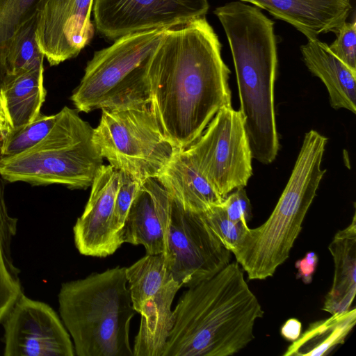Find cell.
I'll list each match as a JSON object with an SVG mask.
<instances>
[{
    "label": "cell",
    "instance_id": "cell-1",
    "mask_svg": "<svg viewBox=\"0 0 356 356\" xmlns=\"http://www.w3.org/2000/svg\"><path fill=\"white\" fill-rule=\"evenodd\" d=\"M205 17L165 29L147 61L149 106L166 139L191 145L224 106L232 105L230 70Z\"/></svg>",
    "mask_w": 356,
    "mask_h": 356
},
{
    "label": "cell",
    "instance_id": "cell-2",
    "mask_svg": "<svg viewBox=\"0 0 356 356\" xmlns=\"http://www.w3.org/2000/svg\"><path fill=\"white\" fill-rule=\"evenodd\" d=\"M263 316L243 269L229 262L183 293L162 356L233 355L254 339V323Z\"/></svg>",
    "mask_w": 356,
    "mask_h": 356
},
{
    "label": "cell",
    "instance_id": "cell-3",
    "mask_svg": "<svg viewBox=\"0 0 356 356\" xmlns=\"http://www.w3.org/2000/svg\"><path fill=\"white\" fill-rule=\"evenodd\" d=\"M234 64L243 117L252 159L270 164L280 142L274 106L278 58L274 22L241 1L216 8Z\"/></svg>",
    "mask_w": 356,
    "mask_h": 356
},
{
    "label": "cell",
    "instance_id": "cell-4",
    "mask_svg": "<svg viewBox=\"0 0 356 356\" xmlns=\"http://www.w3.org/2000/svg\"><path fill=\"white\" fill-rule=\"evenodd\" d=\"M58 298L76 355L134 356L129 328L136 311L126 267L63 283Z\"/></svg>",
    "mask_w": 356,
    "mask_h": 356
},
{
    "label": "cell",
    "instance_id": "cell-5",
    "mask_svg": "<svg viewBox=\"0 0 356 356\" xmlns=\"http://www.w3.org/2000/svg\"><path fill=\"white\" fill-rule=\"evenodd\" d=\"M327 138L315 130L305 137L290 178L274 210L261 225L248 228L233 253L250 280L272 277L289 257L325 169Z\"/></svg>",
    "mask_w": 356,
    "mask_h": 356
},
{
    "label": "cell",
    "instance_id": "cell-6",
    "mask_svg": "<svg viewBox=\"0 0 356 356\" xmlns=\"http://www.w3.org/2000/svg\"><path fill=\"white\" fill-rule=\"evenodd\" d=\"M92 131L76 110L64 106L40 143L19 154L0 158V176L6 181L34 186L62 184L71 189L88 188L103 165L92 140Z\"/></svg>",
    "mask_w": 356,
    "mask_h": 356
},
{
    "label": "cell",
    "instance_id": "cell-7",
    "mask_svg": "<svg viewBox=\"0 0 356 356\" xmlns=\"http://www.w3.org/2000/svg\"><path fill=\"white\" fill-rule=\"evenodd\" d=\"M165 29L129 34L97 51L71 96L78 112L149 104L147 61Z\"/></svg>",
    "mask_w": 356,
    "mask_h": 356
},
{
    "label": "cell",
    "instance_id": "cell-8",
    "mask_svg": "<svg viewBox=\"0 0 356 356\" xmlns=\"http://www.w3.org/2000/svg\"><path fill=\"white\" fill-rule=\"evenodd\" d=\"M92 140L110 165L140 182L156 178L177 149L165 137L149 104L102 109Z\"/></svg>",
    "mask_w": 356,
    "mask_h": 356
},
{
    "label": "cell",
    "instance_id": "cell-9",
    "mask_svg": "<svg viewBox=\"0 0 356 356\" xmlns=\"http://www.w3.org/2000/svg\"><path fill=\"white\" fill-rule=\"evenodd\" d=\"M158 210L165 241L163 253L172 278L181 287L208 280L230 262L228 250L201 213L186 210L163 186Z\"/></svg>",
    "mask_w": 356,
    "mask_h": 356
},
{
    "label": "cell",
    "instance_id": "cell-10",
    "mask_svg": "<svg viewBox=\"0 0 356 356\" xmlns=\"http://www.w3.org/2000/svg\"><path fill=\"white\" fill-rule=\"evenodd\" d=\"M186 151L223 199L244 188L252 175V152L243 117L232 105L220 108Z\"/></svg>",
    "mask_w": 356,
    "mask_h": 356
},
{
    "label": "cell",
    "instance_id": "cell-11",
    "mask_svg": "<svg viewBox=\"0 0 356 356\" xmlns=\"http://www.w3.org/2000/svg\"><path fill=\"white\" fill-rule=\"evenodd\" d=\"M207 0H95L94 20L110 40L154 29H168L205 17Z\"/></svg>",
    "mask_w": 356,
    "mask_h": 356
},
{
    "label": "cell",
    "instance_id": "cell-12",
    "mask_svg": "<svg viewBox=\"0 0 356 356\" xmlns=\"http://www.w3.org/2000/svg\"><path fill=\"white\" fill-rule=\"evenodd\" d=\"M5 356H73L70 334L47 303L22 293L2 321Z\"/></svg>",
    "mask_w": 356,
    "mask_h": 356
},
{
    "label": "cell",
    "instance_id": "cell-13",
    "mask_svg": "<svg viewBox=\"0 0 356 356\" xmlns=\"http://www.w3.org/2000/svg\"><path fill=\"white\" fill-rule=\"evenodd\" d=\"M95 0H40L35 37L51 66L76 56L94 35L90 19Z\"/></svg>",
    "mask_w": 356,
    "mask_h": 356
},
{
    "label": "cell",
    "instance_id": "cell-14",
    "mask_svg": "<svg viewBox=\"0 0 356 356\" xmlns=\"http://www.w3.org/2000/svg\"><path fill=\"white\" fill-rule=\"evenodd\" d=\"M120 180V170L110 164L97 172L85 209L73 227L75 246L81 254L105 257L118 249L110 224Z\"/></svg>",
    "mask_w": 356,
    "mask_h": 356
},
{
    "label": "cell",
    "instance_id": "cell-15",
    "mask_svg": "<svg viewBox=\"0 0 356 356\" xmlns=\"http://www.w3.org/2000/svg\"><path fill=\"white\" fill-rule=\"evenodd\" d=\"M267 10L302 33L307 40L337 33L353 7L350 0H240Z\"/></svg>",
    "mask_w": 356,
    "mask_h": 356
},
{
    "label": "cell",
    "instance_id": "cell-16",
    "mask_svg": "<svg viewBox=\"0 0 356 356\" xmlns=\"http://www.w3.org/2000/svg\"><path fill=\"white\" fill-rule=\"evenodd\" d=\"M156 179L172 199L194 213H202L224 200L186 149H177Z\"/></svg>",
    "mask_w": 356,
    "mask_h": 356
},
{
    "label": "cell",
    "instance_id": "cell-17",
    "mask_svg": "<svg viewBox=\"0 0 356 356\" xmlns=\"http://www.w3.org/2000/svg\"><path fill=\"white\" fill-rule=\"evenodd\" d=\"M44 65L9 73L0 86V110L8 129L33 122L41 113L47 91Z\"/></svg>",
    "mask_w": 356,
    "mask_h": 356
},
{
    "label": "cell",
    "instance_id": "cell-18",
    "mask_svg": "<svg viewBox=\"0 0 356 356\" xmlns=\"http://www.w3.org/2000/svg\"><path fill=\"white\" fill-rule=\"evenodd\" d=\"M161 186L156 178L141 182L119 232L120 245H142L149 254L164 252V234L158 210Z\"/></svg>",
    "mask_w": 356,
    "mask_h": 356
},
{
    "label": "cell",
    "instance_id": "cell-19",
    "mask_svg": "<svg viewBox=\"0 0 356 356\" xmlns=\"http://www.w3.org/2000/svg\"><path fill=\"white\" fill-rule=\"evenodd\" d=\"M308 70L324 83L333 108L356 113V71L350 68L318 38L300 46Z\"/></svg>",
    "mask_w": 356,
    "mask_h": 356
},
{
    "label": "cell",
    "instance_id": "cell-20",
    "mask_svg": "<svg viewBox=\"0 0 356 356\" xmlns=\"http://www.w3.org/2000/svg\"><path fill=\"white\" fill-rule=\"evenodd\" d=\"M181 287L172 278L143 303L138 312L141 318L134 340V356H162L174 324L172 304Z\"/></svg>",
    "mask_w": 356,
    "mask_h": 356
},
{
    "label": "cell",
    "instance_id": "cell-21",
    "mask_svg": "<svg viewBox=\"0 0 356 356\" xmlns=\"http://www.w3.org/2000/svg\"><path fill=\"white\" fill-rule=\"evenodd\" d=\"M328 249L334 261V277L322 309L332 315L349 310L356 294L355 212L350 224L336 233Z\"/></svg>",
    "mask_w": 356,
    "mask_h": 356
},
{
    "label": "cell",
    "instance_id": "cell-22",
    "mask_svg": "<svg viewBox=\"0 0 356 356\" xmlns=\"http://www.w3.org/2000/svg\"><path fill=\"white\" fill-rule=\"evenodd\" d=\"M356 323V309L310 323L284 356H325L343 344Z\"/></svg>",
    "mask_w": 356,
    "mask_h": 356
},
{
    "label": "cell",
    "instance_id": "cell-23",
    "mask_svg": "<svg viewBox=\"0 0 356 356\" xmlns=\"http://www.w3.org/2000/svg\"><path fill=\"white\" fill-rule=\"evenodd\" d=\"M6 181L0 176V323L24 293L19 271L15 266L11 245L17 233V218L8 211L5 198Z\"/></svg>",
    "mask_w": 356,
    "mask_h": 356
},
{
    "label": "cell",
    "instance_id": "cell-24",
    "mask_svg": "<svg viewBox=\"0 0 356 356\" xmlns=\"http://www.w3.org/2000/svg\"><path fill=\"white\" fill-rule=\"evenodd\" d=\"M132 305L138 313L143 303L172 278L163 253L147 254L126 268Z\"/></svg>",
    "mask_w": 356,
    "mask_h": 356
},
{
    "label": "cell",
    "instance_id": "cell-25",
    "mask_svg": "<svg viewBox=\"0 0 356 356\" xmlns=\"http://www.w3.org/2000/svg\"><path fill=\"white\" fill-rule=\"evenodd\" d=\"M40 0H0V86L8 74L7 56L17 31L36 17Z\"/></svg>",
    "mask_w": 356,
    "mask_h": 356
},
{
    "label": "cell",
    "instance_id": "cell-26",
    "mask_svg": "<svg viewBox=\"0 0 356 356\" xmlns=\"http://www.w3.org/2000/svg\"><path fill=\"white\" fill-rule=\"evenodd\" d=\"M56 120V113H40L31 122L16 129H8L0 147L1 157L24 152L40 143L50 131Z\"/></svg>",
    "mask_w": 356,
    "mask_h": 356
},
{
    "label": "cell",
    "instance_id": "cell-27",
    "mask_svg": "<svg viewBox=\"0 0 356 356\" xmlns=\"http://www.w3.org/2000/svg\"><path fill=\"white\" fill-rule=\"evenodd\" d=\"M35 31L36 17L17 31L8 52V74L43 64L44 56L38 47Z\"/></svg>",
    "mask_w": 356,
    "mask_h": 356
},
{
    "label": "cell",
    "instance_id": "cell-28",
    "mask_svg": "<svg viewBox=\"0 0 356 356\" xmlns=\"http://www.w3.org/2000/svg\"><path fill=\"white\" fill-rule=\"evenodd\" d=\"M201 215L217 238L231 253L241 243L249 228L248 225L229 219L220 204L209 208Z\"/></svg>",
    "mask_w": 356,
    "mask_h": 356
},
{
    "label": "cell",
    "instance_id": "cell-29",
    "mask_svg": "<svg viewBox=\"0 0 356 356\" xmlns=\"http://www.w3.org/2000/svg\"><path fill=\"white\" fill-rule=\"evenodd\" d=\"M120 172V180L116 195L113 211L110 224L112 237L119 248L118 234L121 230L131 204L141 184L129 175Z\"/></svg>",
    "mask_w": 356,
    "mask_h": 356
},
{
    "label": "cell",
    "instance_id": "cell-30",
    "mask_svg": "<svg viewBox=\"0 0 356 356\" xmlns=\"http://www.w3.org/2000/svg\"><path fill=\"white\" fill-rule=\"evenodd\" d=\"M329 45L331 51L350 68L356 71V21L345 22Z\"/></svg>",
    "mask_w": 356,
    "mask_h": 356
},
{
    "label": "cell",
    "instance_id": "cell-31",
    "mask_svg": "<svg viewBox=\"0 0 356 356\" xmlns=\"http://www.w3.org/2000/svg\"><path fill=\"white\" fill-rule=\"evenodd\" d=\"M220 205L229 219L248 225L251 218V205L245 187L230 193Z\"/></svg>",
    "mask_w": 356,
    "mask_h": 356
},
{
    "label": "cell",
    "instance_id": "cell-32",
    "mask_svg": "<svg viewBox=\"0 0 356 356\" xmlns=\"http://www.w3.org/2000/svg\"><path fill=\"white\" fill-rule=\"evenodd\" d=\"M318 257L316 252H308L305 257L298 259L295 267L298 270L296 277L306 284L312 282L314 274L318 265Z\"/></svg>",
    "mask_w": 356,
    "mask_h": 356
},
{
    "label": "cell",
    "instance_id": "cell-33",
    "mask_svg": "<svg viewBox=\"0 0 356 356\" xmlns=\"http://www.w3.org/2000/svg\"><path fill=\"white\" fill-rule=\"evenodd\" d=\"M280 333L284 339L293 342L302 333V323L296 318H289L282 326Z\"/></svg>",
    "mask_w": 356,
    "mask_h": 356
},
{
    "label": "cell",
    "instance_id": "cell-34",
    "mask_svg": "<svg viewBox=\"0 0 356 356\" xmlns=\"http://www.w3.org/2000/svg\"><path fill=\"white\" fill-rule=\"evenodd\" d=\"M8 130V126L2 112L0 110V141L2 140Z\"/></svg>",
    "mask_w": 356,
    "mask_h": 356
}]
</instances>
